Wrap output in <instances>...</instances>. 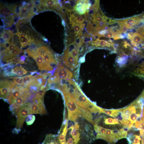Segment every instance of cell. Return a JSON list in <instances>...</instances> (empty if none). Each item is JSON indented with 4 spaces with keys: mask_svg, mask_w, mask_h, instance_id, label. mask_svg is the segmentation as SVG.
Returning a JSON list of instances; mask_svg holds the SVG:
<instances>
[{
    "mask_svg": "<svg viewBox=\"0 0 144 144\" xmlns=\"http://www.w3.org/2000/svg\"><path fill=\"white\" fill-rule=\"evenodd\" d=\"M26 51L28 56L35 60L39 70L41 71H53L54 68L51 64L44 60L41 56L38 54L36 50L30 49L28 48L26 50Z\"/></svg>",
    "mask_w": 144,
    "mask_h": 144,
    "instance_id": "4",
    "label": "cell"
},
{
    "mask_svg": "<svg viewBox=\"0 0 144 144\" xmlns=\"http://www.w3.org/2000/svg\"><path fill=\"white\" fill-rule=\"evenodd\" d=\"M67 142L68 144H75L74 143V140L72 138H71L68 139Z\"/></svg>",
    "mask_w": 144,
    "mask_h": 144,
    "instance_id": "40",
    "label": "cell"
},
{
    "mask_svg": "<svg viewBox=\"0 0 144 144\" xmlns=\"http://www.w3.org/2000/svg\"><path fill=\"white\" fill-rule=\"evenodd\" d=\"M35 78V75L33 76L32 75H27L23 76V83L22 86L27 88L32 82Z\"/></svg>",
    "mask_w": 144,
    "mask_h": 144,
    "instance_id": "21",
    "label": "cell"
},
{
    "mask_svg": "<svg viewBox=\"0 0 144 144\" xmlns=\"http://www.w3.org/2000/svg\"><path fill=\"white\" fill-rule=\"evenodd\" d=\"M35 120V116L30 115L28 116L26 120V122L27 126H30L32 124Z\"/></svg>",
    "mask_w": 144,
    "mask_h": 144,
    "instance_id": "27",
    "label": "cell"
},
{
    "mask_svg": "<svg viewBox=\"0 0 144 144\" xmlns=\"http://www.w3.org/2000/svg\"><path fill=\"white\" fill-rule=\"evenodd\" d=\"M134 139L133 144H141L140 141L141 138L140 136L135 135L134 136Z\"/></svg>",
    "mask_w": 144,
    "mask_h": 144,
    "instance_id": "32",
    "label": "cell"
},
{
    "mask_svg": "<svg viewBox=\"0 0 144 144\" xmlns=\"http://www.w3.org/2000/svg\"><path fill=\"white\" fill-rule=\"evenodd\" d=\"M116 35H115L113 32L110 30H106V33L102 36L110 39L112 38L114 39Z\"/></svg>",
    "mask_w": 144,
    "mask_h": 144,
    "instance_id": "29",
    "label": "cell"
},
{
    "mask_svg": "<svg viewBox=\"0 0 144 144\" xmlns=\"http://www.w3.org/2000/svg\"><path fill=\"white\" fill-rule=\"evenodd\" d=\"M17 28V26L16 24H14V25L12 26L11 27L10 30L13 31L16 29Z\"/></svg>",
    "mask_w": 144,
    "mask_h": 144,
    "instance_id": "41",
    "label": "cell"
},
{
    "mask_svg": "<svg viewBox=\"0 0 144 144\" xmlns=\"http://www.w3.org/2000/svg\"><path fill=\"white\" fill-rule=\"evenodd\" d=\"M85 18H84L82 16H75L71 24L74 23L82 24L84 23V22L85 21Z\"/></svg>",
    "mask_w": 144,
    "mask_h": 144,
    "instance_id": "26",
    "label": "cell"
},
{
    "mask_svg": "<svg viewBox=\"0 0 144 144\" xmlns=\"http://www.w3.org/2000/svg\"><path fill=\"white\" fill-rule=\"evenodd\" d=\"M138 98L142 102L144 105L143 108H144V90L141 94L140 96Z\"/></svg>",
    "mask_w": 144,
    "mask_h": 144,
    "instance_id": "37",
    "label": "cell"
},
{
    "mask_svg": "<svg viewBox=\"0 0 144 144\" xmlns=\"http://www.w3.org/2000/svg\"><path fill=\"white\" fill-rule=\"evenodd\" d=\"M12 59L14 64H25L26 63L25 62L22 60L19 57H15L12 58Z\"/></svg>",
    "mask_w": 144,
    "mask_h": 144,
    "instance_id": "30",
    "label": "cell"
},
{
    "mask_svg": "<svg viewBox=\"0 0 144 144\" xmlns=\"http://www.w3.org/2000/svg\"><path fill=\"white\" fill-rule=\"evenodd\" d=\"M20 18L18 14L13 15V21L14 24L19 20Z\"/></svg>",
    "mask_w": 144,
    "mask_h": 144,
    "instance_id": "36",
    "label": "cell"
},
{
    "mask_svg": "<svg viewBox=\"0 0 144 144\" xmlns=\"http://www.w3.org/2000/svg\"><path fill=\"white\" fill-rule=\"evenodd\" d=\"M22 50L18 46L11 52L9 56V60L11 59L16 56H18L21 53Z\"/></svg>",
    "mask_w": 144,
    "mask_h": 144,
    "instance_id": "25",
    "label": "cell"
},
{
    "mask_svg": "<svg viewBox=\"0 0 144 144\" xmlns=\"http://www.w3.org/2000/svg\"><path fill=\"white\" fill-rule=\"evenodd\" d=\"M38 54L46 62L51 64L57 65V61L54 57L52 52L46 46H42L36 49Z\"/></svg>",
    "mask_w": 144,
    "mask_h": 144,
    "instance_id": "8",
    "label": "cell"
},
{
    "mask_svg": "<svg viewBox=\"0 0 144 144\" xmlns=\"http://www.w3.org/2000/svg\"><path fill=\"white\" fill-rule=\"evenodd\" d=\"M35 6L34 3L32 1L30 2L27 3L25 7L28 9L30 10L33 8Z\"/></svg>",
    "mask_w": 144,
    "mask_h": 144,
    "instance_id": "33",
    "label": "cell"
},
{
    "mask_svg": "<svg viewBox=\"0 0 144 144\" xmlns=\"http://www.w3.org/2000/svg\"><path fill=\"white\" fill-rule=\"evenodd\" d=\"M0 14L3 16V17L4 18L8 17L12 15V14H14L11 5L3 6L2 4L1 3Z\"/></svg>",
    "mask_w": 144,
    "mask_h": 144,
    "instance_id": "15",
    "label": "cell"
},
{
    "mask_svg": "<svg viewBox=\"0 0 144 144\" xmlns=\"http://www.w3.org/2000/svg\"><path fill=\"white\" fill-rule=\"evenodd\" d=\"M121 30L132 29L135 27L144 23V19L142 15H139L126 19L116 20Z\"/></svg>",
    "mask_w": 144,
    "mask_h": 144,
    "instance_id": "3",
    "label": "cell"
},
{
    "mask_svg": "<svg viewBox=\"0 0 144 144\" xmlns=\"http://www.w3.org/2000/svg\"><path fill=\"white\" fill-rule=\"evenodd\" d=\"M13 43L14 44L17 43L18 42L19 38L18 34H14L13 36Z\"/></svg>",
    "mask_w": 144,
    "mask_h": 144,
    "instance_id": "34",
    "label": "cell"
},
{
    "mask_svg": "<svg viewBox=\"0 0 144 144\" xmlns=\"http://www.w3.org/2000/svg\"><path fill=\"white\" fill-rule=\"evenodd\" d=\"M13 36V31L10 30H4L3 32L1 34V36L2 37L6 42L8 41Z\"/></svg>",
    "mask_w": 144,
    "mask_h": 144,
    "instance_id": "23",
    "label": "cell"
},
{
    "mask_svg": "<svg viewBox=\"0 0 144 144\" xmlns=\"http://www.w3.org/2000/svg\"><path fill=\"white\" fill-rule=\"evenodd\" d=\"M123 108L115 110H107L102 108L101 110V113H104L108 115L113 118H116L118 116L120 113H121Z\"/></svg>",
    "mask_w": 144,
    "mask_h": 144,
    "instance_id": "16",
    "label": "cell"
},
{
    "mask_svg": "<svg viewBox=\"0 0 144 144\" xmlns=\"http://www.w3.org/2000/svg\"><path fill=\"white\" fill-rule=\"evenodd\" d=\"M71 129L70 134L74 140L75 144H77L80 140V134L78 130L74 128L73 126L70 127L69 129Z\"/></svg>",
    "mask_w": 144,
    "mask_h": 144,
    "instance_id": "19",
    "label": "cell"
},
{
    "mask_svg": "<svg viewBox=\"0 0 144 144\" xmlns=\"http://www.w3.org/2000/svg\"><path fill=\"white\" fill-rule=\"evenodd\" d=\"M131 73L136 76L144 79V56L139 60Z\"/></svg>",
    "mask_w": 144,
    "mask_h": 144,
    "instance_id": "12",
    "label": "cell"
},
{
    "mask_svg": "<svg viewBox=\"0 0 144 144\" xmlns=\"http://www.w3.org/2000/svg\"><path fill=\"white\" fill-rule=\"evenodd\" d=\"M34 2L35 6L38 7L41 4V0L32 1Z\"/></svg>",
    "mask_w": 144,
    "mask_h": 144,
    "instance_id": "39",
    "label": "cell"
},
{
    "mask_svg": "<svg viewBox=\"0 0 144 144\" xmlns=\"http://www.w3.org/2000/svg\"><path fill=\"white\" fill-rule=\"evenodd\" d=\"M42 39L44 40L45 42H48V39L46 38L45 37H42Z\"/></svg>",
    "mask_w": 144,
    "mask_h": 144,
    "instance_id": "46",
    "label": "cell"
},
{
    "mask_svg": "<svg viewBox=\"0 0 144 144\" xmlns=\"http://www.w3.org/2000/svg\"><path fill=\"white\" fill-rule=\"evenodd\" d=\"M27 88L22 86H16L8 96L7 99V102L10 105H11L15 99L22 94Z\"/></svg>",
    "mask_w": 144,
    "mask_h": 144,
    "instance_id": "11",
    "label": "cell"
},
{
    "mask_svg": "<svg viewBox=\"0 0 144 144\" xmlns=\"http://www.w3.org/2000/svg\"><path fill=\"white\" fill-rule=\"evenodd\" d=\"M63 59L64 64L70 69H74L78 66V60L72 56L66 49L65 51Z\"/></svg>",
    "mask_w": 144,
    "mask_h": 144,
    "instance_id": "10",
    "label": "cell"
},
{
    "mask_svg": "<svg viewBox=\"0 0 144 144\" xmlns=\"http://www.w3.org/2000/svg\"><path fill=\"white\" fill-rule=\"evenodd\" d=\"M11 72L16 76H22L26 74L28 72L21 65L17 66L12 69Z\"/></svg>",
    "mask_w": 144,
    "mask_h": 144,
    "instance_id": "17",
    "label": "cell"
},
{
    "mask_svg": "<svg viewBox=\"0 0 144 144\" xmlns=\"http://www.w3.org/2000/svg\"><path fill=\"white\" fill-rule=\"evenodd\" d=\"M127 133V131L123 128L116 131V136L118 140L122 138H126Z\"/></svg>",
    "mask_w": 144,
    "mask_h": 144,
    "instance_id": "22",
    "label": "cell"
},
{
    "mask_svg": "<svg viewBox=\"0 0 144 144\" xmlns=\"http://www.w3.org/2000/svg\"><path fill=\"white\" fill-rule=\"evenodd\" d=\"M79 107L80 116L87 120L93 124L95 125L96 123L93 120V116L90 112L88 110L84 108Z\"/></svg>",
    "mask_w": 144,
    "mask_h": 144,
    "instance_id": "13",
    "label": "cell"
},
{
    "mask_svg": "<svg viewBox=\"0 0 144 144\" xmlns=\"http://www.w3.org/2000/svg\"><path fill=\"white\" fill-rule=\"evenodd\" d=\"M48 89V86L41 88L38 90L36 93L35 97L34 99L41 100L44 102V96L46 91Z\"/></svg>",
    "mask_w": 144,
    "mask_h": 144,
    "instance_id": "18",
    "label": "cell"
},
{
    "mask_svg": "<svg viewBox=\"0 0 144 144\" xmlns=\"http://www.w3.org/2000/svg\"><path fill=\"white\" fill-rule=\"evenodd\" d=\"M130 40L132 45L133 46L136 47L138 44H144V37L139 34L134 32Z\"/></svg>",
    "mask_w": 144,
    "mask_h": 144,
    "instance_id": "14",
    "label": "cell"
},
{
    "mask_svg": "<svg viewBox=\"0 0 144 144\" xmlns=\"http://www.w3.org/2000/svg\"><path fill=\"white\" fill-rule=\"evenodd\" d=\"M6 42V41L1 36L0 46L4 44Z\"/></svg>",
    "mask_w": 144,
    "mask_h": 144,
    "instance_id": "42",
    "label": "cell"
},
{
    "mask_svg": "<svg viewBox=\"0 0 144 144\" xmlns=\"http://www.w3.org/2000/svg\"><path fill=\"white\" fill-rule=\"evenodd\" d=\"M104 123L107 125H114L120 124L118 119H113L111 118H104Z\"/></svg>",
    "mask_w": 144,
    "mask_h": 144,
    "instance_id": "24",
    "label": "cell"
},
{
    "mask_svg": "<svg viewBox=\"0 0 144 144\" xmlns=\"http://www.w3.org/2000/svg\"><path fill=\"white\" fill-rule=\"evenodd\" d=\"M31 94V91L27 88L22 94L15 99L10 106V110L12 114L16 115L20 108L28 100Z\"/></svg>",
    "mask_w": 144,
    "mask_h": 144,
    "instance_id": "5",
    "label": "cell"
},
{
    "mask_svg": "<svg viewBox=\"0 0 144 144\" xmlns=\"http://www.w3.org/2000/svg\"><path fill=\"white\" fill-rule=\"evenodd\" d=\"M62 25L64 27L66 26V21L64 20H62Z\"/></svg>",
    "mask_w": 144,
    "mask_h": 144,
    "instance_id": "45",
    "label": "cell"
},
{
    "mask_svg": "<svg viewBox=\"0 0 144 144\" xmlns=\"http://www.w3.org/2000/svg\"><path fill=\"white\" fill-rule=\"evenodd\" d=\"M73 126L74 128L76 130H78L79 129L80 126L77 123H76Z\"/></svg>",
    "mask_w": 144,
    "mask_h": 144,
    "instance_id": "43",
    "label": "cell"
},
{
    "mask_svg": "<svg viewBox=\"0 0 144 144\" xmlns=\"http://www.w3.org/2000/svg\"><path fill=\"white\" fill-rule=\"evenodd\" d=\"M140 136L141 138L142 144H144V131H140Z\"/></svg>",
    "mask_w": 144,
    "mask_h": 144,
    "instance_id": "38",
    "label": "cell"
},
{
    "mask_svg": "<svg viewBox=\"0 0 144 144\" xmlns=\"http://www.w3.org/2000/svg\"><path fill=\"white\" fill-rule=\"evenodd\" d=\"M70 54L72 56L76 59L78 60L79 55L80 54L78 49H75L74 50L71 52Z\"/></svg>",
    "mask_w": 144,
    "mask_h": 144,
    "instance_id": "31",
    "label": "cell"
},
{
    "mask_svg": "<svg viewBox=\"0 0 144 144\" xmlns=\"http://www.w3.org/2000/svg\"><path fill=\"white\" fill-rule=\"evenodd\" d=\"M32 104L31 102H28L20 108L16 115L17 119L16 129L18 130L22 128L25 119L30 114Z\"/></svg>",
    "mask_w": 144,
    "mask_h": 144,
    "instance_id": "6",
    "label": "cell"
},
{
    "mask_svg": "<svg viewBox=\"0 0 144 144\" xmlns=\"http://www.w3.org/2000/svg\"><path fill=\"white\" fill-rule=\"evenodd\" d=\"M70 82L73 87L71 88L72 92L78 107L87 109L91 113H93L97 109V106L91 102L84 94L76 83L70 80Z\"/></svg>",
    "mask_w": 144,
    "mask_h": 144,
    "instance_id": "2",
    "label": "cell"
},
{
    "mask_svg": "<svg viewBox=\"0 0 144 144\" xmlns=\"http://www.w3.org/2000/svg\"><path fill=\"white\" fill-rule=\"evenodd\" d=\"M67 124H66L62 132L58 136V138L60 144H65L66 143V136L68 132Z\"/></svg>",
    "mask_w": 144,
    "mask_h": 144,
    "instance_id": "20",
    "label": "cell"
},
{
    "mask_svg": "<svg viewBox=\"0 0 144 144\" xmlns=\"http://www.w3.org/2000/svg\"><path fill=\"white\" fill-rule=\"evenodd\" d=\"M26 56H25L24 55L21 56L20 57V58L21 59V60L22 61L24 62L26 58Z\"/></svg>",
    "mask_w": 144,
    "mask_h": 144,
    "instance_id": "44",
    "label": "cell"
},
{
    "mask_svg": "<svg viewBox=\"0 0 144 144\" xmlns=\"http://www.w3.org/2000/svg\"><path fill=\"white\" fill-rule=\"evenodd\" d=\"M13 80L14 82L16 84L20 86H22L23 77H10Z\"/></svg>",
    "mask_w": 144,
    "mask_h": 144,
    "instance_id": "28",
    "label": "cell"
},
{
    "mask_svg": "<svg viewBox=\"0 0 144 144\" xmlns=\"http://www.w3.org/2000/svg\"><path fill=\"white\" fill-rule=\"evenodd\" d=\"M138 32L144 36V25L140 26L136 30Z\"/></svg>",
    "mask_w": 144,
    "mask_h": 144,
    "instance_id": "35",
    "label": "cell"
},
{
    "mask_svg": "<svg viewBox=\"0 0 144 144\" xmlns=\"http://www.w3.org/2000/svg\"><path fill=\"white\" fill-rule=\"evenodd\" d=\"M16 85L12 81L4 79L0 81V98L7 102V99Z\"/></svg>",
    "mask_w": 144,
    "mask_h": 144,
    "instance_id": "7",
    "label": "cell"
},
{
    "mask_svg": "<svg viewBox=\"0 0 144 144\" xmlns=\"http://www.w3.org/2000/svg\"><path fill=\"white\" fill-rule=\"evenodd\" d=\"M58 88L63 94L68 110L69 119L75 121L80 115L79 107L74 94L66 84L62 83Z\"/></svg>",
    "mask_w": 144,
    "mask_h": 144,
    "instance_id": "1",
    "label": "cell"
},
{
    "mask_svg": "<svg viewBox=\"0 0 144 144\" xmlns=\"http://www.w3.org/2000/svg\"><path fill=\"white\" fill-rule=\"evenodd\" d=\"M54 76L58 78L60 81H62L63 80H67L71 79L73 78V75L70 70L59 63Z\"/></svg>",
    "mask_w": 144,
    "mask_h": 144,
    "instance_id": "9",
    "label": "cell"
}]
</instances>
